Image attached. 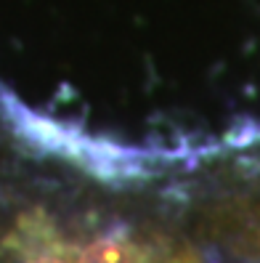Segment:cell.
Masks as SVG:
<instances>
[{
  "label": "cell",
  "mask_w": 260,
  "mask_h": 263,
  "mask_svg": "<svg viewBox=\"0 0 260 263\" xmlns=\"http://www.w3.org/2000/svg\"><path fill=\"white\" fill-rule=\"evenodd\" d=\"M0 263H226L183 199L175 154L35 112L0 85Z\"/></svg>",
  "instance_id": "obj_1"
},
{
  "label": "cell",
  "mask_w": 260,
  "mask_h": 263,
  "mask_svg": "<svg viewBox=\"0 0 260 263\" xmlns=\"http://www.w3.org/2000/svg\"><path fill=\"white\" fill-rule=\"evenodd\" d=\"M212 245L226 263H260V178L221 213Z\"/></svg>",
  "instance_id": "obj_2"
}]
</instances>
